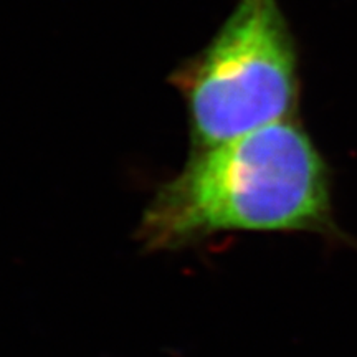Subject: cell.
<instances>
[{
    "label": "cell",
    "instance_id": "obj_1",
    "mask_svg": "<svg viewBox=\"0 0 357 357\" xmlns=\"http://www.w3.org/2000/svg\"><path fill=\"white\" fill-rule=\"evenodd\" d=\"M220 231H305L346 240L334 218L328 164L293 118L190 149L146 207L137 238L178 250Z\"/></svg>",
    "mask_w": 357,
    "mask_h": 357
},
{
    "label": "cell",
    "instance_id": "obj_2",
    "mask_svg": "<svg viewBox=\"0 0 357 357\" xmlns=\"http://www.w3.org/2000/svg\"><path fill=\"white\" fill-rule=\"evenodd\" d=\"M169 82L184 98L192 149L291 118L298 56L278 0H238L215 37Z\"/></svg>",
    "mask_w": 357,
    "mask_h": 357
}]
</instances>
